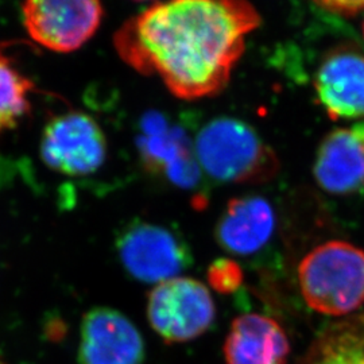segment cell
Segmentation results:
<instances>
[{"label": "cell", "mask_w": 364, "mask_h": 364, "mask_svg": "<svg viewBox=\"0 0 364 364\" xmlns=\"http://www.w3.org/2000/svg\"><path fill=\"white\" fill-rule=\"evenodd\" d=\"M260 22L257 9L242 0L159 1L119 27L114 46L136 73L195 102L227 87Z\"/></svg>", "instance_id": "obj_1"}, {"label": "cell", "mask_w": 364, "mask_h": 364, "mask_svg": "<svg viewBox=\"0 0 364 364\" xmlns=\"http://www.w3.org/2000/svg\"><path fill=\"white\" fill-rule=\"evenodd\" d=\"M196 162L215 181L260 183L278 171L273 149L246 122L221 117L209 120L196 134Z\"/></svg>", "instance_id": "obj_2"}, {"label": "cell", "mask_w": 364, "mask_h": 364, "mask_svg": "<svg viewBox=\"0 0 364 364\" xmlns=\"http://www.w3.org/2000/svg\"><path fill=\"white\" fill-rule=\"evenodd\" d=\"M299 285L308 306L340 317L356 312L364 302V251L343 240L326 242L299 263Z\"/></svg>", "instance_id": "obj_3"}, {"label": "cell", "mask_w": 364, "mask_h": 364, "mask_svg": "<svg viewBox=\"0 0 364 364\" xmlns=\"http://www.w3.org/2000/svg\"><path fill=\"white\" fill-rule=\"evenodd\" d=\"M117 251L124 270L146 284L177 278L192 263L191 248L180 235L149 221H131L120 230Z\"/></svg>", "instance_id": "obj_4"}, {"label": "cell", "mask_w": 364, "mask_h": 364, "mask_svg": "<svg viewBox=\"0 0 364 364\" xmlns=\"http://www.w3.org/2000/svg\"><path fill=\"white\" fill-rule=\"evenodd\" d=\"M39 154L43 164L68 177H84L100 169L107 156V138L88 114L69 111L53 117L45 126Z\"/></svg>", "instance_id": "obj_5"}, {"label": "cell", "mask_w": 364, "mask_h": 364, "mask_svg": "<svg viewBox=\"0 0 364 364\" xmlns=\"http://www.w3.org/2000/svg\"><path fill=\"white\" fill-rule=\"evenodd\" d=\"M147 317L165 341L183 343L208 331L215 321L216 308L204 284L193 278L177 277L151 290Z\"/></svg>", "instance_id": "obj_6"}, {"label": "cell", "mask_w": 364, "mask_h": 364, "mask_svg": "<svg viewBox=\"0 0 364 364\" xmlns=\"http://www.w3.org/2000/svg\"><path fill=\"white\" fill-rule=\"evenodd\" d=\"M21 14L34 42L52 52L72 53L96 34L105 9L96 0H28Z\"/></svg>", "instance_id": "obj_7"}, {"label": "cell", "mask_w": 364, "mask_h": 364, "mask_svg": "<svg viewBox=\"0 0 364 364\" xmlns=\"http://www.w3.org/2000/svg\"><path fill=\"white\" fill-rule=\"evenodd\" d=\"M144 343L130 320L111 308H95L81 324V364H142Z\"/></svg>", "instance_id": "obj_8"}, {"label": "cell", "mask_w": 364, "mask_h": 364, "mask_svg": "<svg viewBox=\"0 0 364 364\" xmlns=\"http://www.w3.org/2000/svg\"><path fill=\"white\" fill-rule=\"evenodd\" d=\"M314 90L331 119L364 117V54L351 48L329 53L317 69Z\"/></svg>", "instance_id": "obj_9"}, {"label": "cell", "mask_w": 364, "mask_h": 364, "mask_svg": "<svg viewBox=\"0 0 364 364\" xmlns=\"http://www.w3.org/2000/svg\"><path fill=\"white\" fill-rule=\"evenodd\" d=\"M289 353L284 328L258 313L236 317L224 343L227 364H287Z\"/></svg>", "instance_id": "obj_10"}, {"label": "cell", "mask_w": 364, "mask_h": 364, "mask_svg": "<svg viewBox=\"0 0 364 364\" xmlns=\"http://www.w3.org/2000/svg\"><path fill=\"white\" fill-rule=\"evenodd\" d=\"M317 183L331 195H352L364 186V144L355 131H331L313 166Z\"/></svg>", "instance_id": "obj_11"}, {"label": "cell", "mask_w": 364, "mask_h": 364, "mask_svg": "<svg viewBox=\"0 0 364 364\" xmlns=\"http://www.w3.org/2000/svg\"><path fill=\"white\" fill-rule=\"evenodd\" d=\"M275 227L274 210L259 196L232 198L216 224L215 236L225 251L251 255L264 247Z\"/></svg>", "instance_id": "obj_12"}, {"label": "cell", "mask_w": 364, "mask_h": 364, "mask_svg": "<svg viewBox=\"0 0 364 364\" xmlns=\"http://www.w3.org/2000/svg\"><path fill=\"white\" fill-rule=\"evenodd\" d=\"M297 364H364V314L326 328Z\"/></svg>", "instance_id": "obj_13"}, {"label": "cell", "mask_w": 364, "mask_h": 364, "mask_svg": "<svg viewBox=\"0 0 364 364\" xmlns=\"http://www.w3.org/2000/svg\"><path fill=\"white\" fill-rule=\"evenodd\" d=\"M34 82L0 53V134L16 129L30 114Z\"/></svg>", "instance_id": "obj_14"}, {"label": "cell", "mask_w": 364, "mask_h": 364, "mask_svg": "<svg viewBox=\"0 0 364 364\" xmlns=\"http://www.w3.org/2000/svg\"><path fill=\"white\" fill-rule=\"evenodd\" d=\"M208 281L216 291L228 294L240 287L243 273L235 260L219 259L209 266Z\"/></svg>", "instance_id": "obj_15"}, {"label": "cell", "mask_w": 364, "mask_h": 364, "mask_svg": "<svg viewBox=\"0 0 364 364\" xmlns=\"http://www.w3.org/2000/svg\"><path fill=\"white\" fill-rule=\"evenodd\" d=\"M316 4L324 11L336 14L340 16H353L364 11V1H359V0H353V1L332 0V1H318Z\"/></svg>", "instance_id": "obj_16"}, {"label": "cell", "mask_w": 364, "mask_h": 364, "mask_svg": "<svg viewBox=\"0 0 364 364\" xmlns=\"http://www.w3.org/2000/svg\"><path fill=\"white\" fill-rule=\"evenodd\" d=\"M352 130L355 131V132L358 134V136L362 139V142H363L364 144V122L359 123V124H356Z\"/></svg>", "instance_id": "obj_17"}, {"label": "cell", "mask_w": 364, "mask_h": 364, "mask_svg": "<svg viewBox=\"0 0 364 364\" xmlns=\"http://www.w3.org/2000/svg\"><path fill=\"white\" fill-rule=\"evenodd\" d=\"M363 37H364V23H363Z\"/></svg>", "instance_id": "obj_18"}]
</instances>
